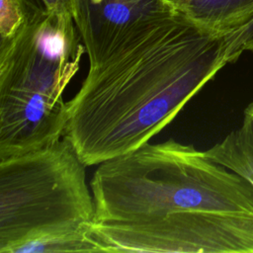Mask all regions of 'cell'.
<instances>
[{"mask_svg":"<svg viewBox=\"0 0 253 253\" xmlns=\"http://www.w3.org/2000/svg\"><path fill=\"white\" fill-rule=\"evenodd\" d=\"M91 232L103 252L253 253V189L204 151L146 142L99 164Z\"/></svg>","mask_w":253,"mask_h":253,"instance_id":"cell-1","label":"cell"},{"mask_svg":"<svg viewBox=\"0 0 253 253\" xmlns=\"http://www.w3.org/2000/svg\"><path fill=\"white\" fill-rule=\"evenodd\" d=\"M226 35L178 10L89 66L67 101L63 135L84 164L99 165L149 142L230 63Z\"/></svg>","mask_w":253,"mask_h":253,"instance_id":"cell-2","label":"cell"},{"mask_svg":"<svg viewBox=\"0 0 253 253\" xmlns=\"http://www.w3.org/2000/svg\"><path fill=\"white\" fill-rule=\"evenodd\" d=\"M85 167L65 136L0 159V253L103 252Z\"/></svg>","mask_w":253,"mask_h":253,"instance_id":"cell-3","label":"cell"},{"mask_svg":"<svg viewBox=\"0 0 253 253\" xmlns=\"http://www.w3.org/2000/svg\"><path fill=\"white\" fill-rule=\"evenodd\" d=\"M85 52L67 12L33 13L16 35L0 41V159L63 137V93Z\"/></svg>","mask_w":253,"mask_h":253,"instance_id":"cell-4","label":"cell"},{"mask_svg":"<svg viewBox=\"0 0 253 253\" xmlns=\"http://www.w3.org/2000/svg\"><path fill=\"white\" fill-rule=\"evenodd\" d=\"M177 12L169 0H74L72 16L95 66L138 31Z\"/></svg>","mask_w":253,"mask_h":253,"instance_id":"cell-5","label":"cell"},{"mask_svg":"<svg viewBox=\"0 0 253 253\" xmlns=\"http://www.w3.org/2000/svg\"><path fill=\"white\" fill-rule=\"evenodd\" d=\"M176 8L197 24L228 34L253 19V0H175Z\"/></svg>","mask_w":253,"mask_h":253,"instance_id":"cell-6","label":"cell"},{"mask_svg":"<svg viewBox=\"0 0 253 253\" xmlns=\"http://www.w3.org/2000/svg\"><path fill=\"white\" fill-rule=\"evenodd\" d=\"M204 153L237 174L253 189V101L244 109L240 126Z\"/></svg>","mask_w":253,"mask_h":253,"instance_id":"cell-7","label":"cell"},{"mask_svg":"<svg viewBox=\"0 0 253 253\" xmlns=\"http://www.w3.org/2000/svg\"><path fill=\"white\" fill-rule=\"evenodd\" d=\"M35 12L39 11L31 9L23 0H0V41L16 35Z\"/></svg>","mask_w":253,"mask_h":253,"instance_id":"cell-8","label":"cell"},{"mask_svg":"<svg viewBox=\"0 0 253 253\" xmlns=\"http://www.w3.org/2000/svg\"><path fill=\"white\" fill-rule=\"evenodd\" d=\"M253 38V19L244 26L226 35L228 56L230 63L235 62L244 52L245 43Z\"/></svg>","mask_w":253,"mask_h":253,"instance_id":"cell-9","label":"cell"},{"mask_svg":"<svg viewBox=\"0 0 253 253\" xmlns=\"http://www.w3.org/2000/svg\"><path fill=\"white\" fill-rule=\"evenodd\" d=\"M47 11L67 12L72 14L74 0H43Z\"/></svg>","mask_w":253,"mask_h":253,"instance_id":"cell-10","label":"cell"},{"mask_svg":"<svg viewBox=\"0 0 253 253\" xmlns=\"http://www.w3.org/2000/svg\"><path fill=\"white\" fill-rule=\"evenodd\" d=\"M31 9L39 12L47 11L43 0H23Z\"/></svg>","mask_w":253,"mask_h":253,"instance_id":"cell-11","label":"cell"},{"mask_svg":"<svg viewBox=\"0 0 253 253\" xmlns=\"http://www.w3.org/2000/svg\"><path fill=\"white\" fill-rule=\"evenodd\" d=\"M246 50L253 52V38L245 43V45H244V51H246Z\"/></svg>","mask_w":253,"mask_h":253,"instance_id":"cell-12","label":"cell"},{"mask_svg":"<svg viewBox=\"0 0 253 253\" xmlns=\"http://www.w3.org/2000/svg\"><path fill=\"white\" fill-rule=\"evenodd\" d=\"M169 1H171L172 3H174V1H175V0H169Z\"/></svg>","mask_w":253,"mask_h":253,"instance_id":"cell-13","label":"cell"}]
</instances>
